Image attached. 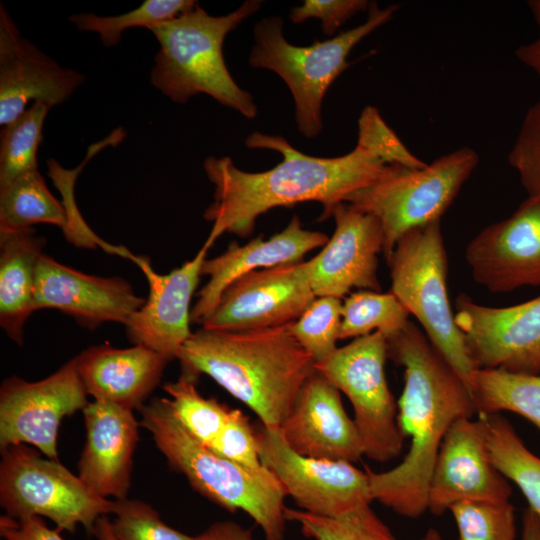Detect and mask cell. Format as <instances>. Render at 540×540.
I'll return each mask as SVG.
<instances>
[{"label": "cell", "mask_w": 540, "mask_h": 540, "mask_svg": "<svg viewBox=\"0 0 540 540\" xmlns=\"http://www.w3.org/2000/svg\"><path fill=\"white\" fill-rule=\"evenodd\" d=\"M245 144L278 151L283 160L267 171L246 172L229 157L205 159L204 170L215 186L214 201L204 212V218L212 222L205 241L209 247L225 232L249 236L256 219L279 206L319 202L323 206L320 220H325L338 204L375 183L391 166L358 144L351 152L332 158L304 154L281 136L259 132L250 134Z\"/></svg>", "instance_id": "cell-1"}, {"label": "cell", "mask_w": 540, "mask_h": 540, "mask_svg": "<svg viewBox=\"0 0 540 540\" xmlns=\"http://www.w3.org/2000/svg\"><path fill=\"white\" fill-rule=\"evenodd\" d=\"M387 353L404 368L397 421L410 446L395 467L365 470L373 500L416 519L428 510L429 482L447 431L477 412L467 386L414 323L387 339Z\"/></svg>", "instance_id": "cell-2"}, {"label": "cell", "mask_w": 540, "mask_h": 540, "mask_svg": "<svg viewBox=\"0 0 540 540\" xmlns=\"http://www.w3.org/2000/svg\"><path fill=\"white\" fill-rule=\"evenodd\" d=\"M289 324L243 331L201 328L179 352L181 374L208 375L254 411L263 426L279 427L316 371Z\"/></svg>", "instance_id": "cell-3"}, {"label": "cell", "mask_w": 540, "mask_h": 540, "mask_svg": "<svg viewBox=\"0 0 540 540\" xmlns=\"http://www.w3.org/2000/svg\"><path fill=\"white\" fill-rule=\"evenodd\" d=\"M140 426L191 487L230 513L243 511L261 527L265 540H282L285 492L266 468L254 470L232 462L194 438L174 415L168 398H154L138 409Z\"/></svg>", "instance_id": "cell-4"}, {"label": "cell", "mask_w": 540, "mask_h": 540, "mask_svg": "<svg viewBox=\"0 0 540 540\" xmlns=\"http://www.w3.org/2000/svg\"><path fill=\"white\" fill-rule=\"evenodd\" d=\"M261 1L247 0L224 16H211L198 4L150 29L159 43L151 84L176 103L207 94L246 118L257 114L253 97L229 73L223 57L227 34L254 14Z\"/></svg>", "instance_id": "cell-5"}, {"label": "cell", "mask_w": 540, "mask_h": 540, "mask_svg": "<svg viewBox=\"0 0 540 540\" xmlns=\"http://www.w3.org/2000/svg\"><path fill=\"white\" fill-rule=\"evenodd\" d=\"M399 6L380 9L369 5L366 21L326 41L296 46L283 35L280 17H268L254 27V45L249 63L254 68L277 73L289 87L295 103L298 130L313 138L322 130L321 105L334 80L348 68L351 50L370 33L390 21Z\"/></svg>", "instance_id": "cell-6"}, {"label": "cell", "mask_w": 540, "mask_h": 540, "mask_svg": "<svg viewBox=\"0 0 540 540\" xmlns=\"http://www.w3.org/2000/svg\"><path fill=\"white\" fill-rule=\"evenodd\" d=\"M386 260L391 292L415 316L432 346L468 388L470 375L477 368L450 304L448 258L440 220L406 232Z\"/></svg>", "instance_id": "cell-7"}, {"label": "cell", "mask_w": 540, "mask_h": 540, "mask_svg": "<svg viewBox=\"0 0 540 540\" xmlns=\"http://www.w3.org/2000/svg\"><path fill=\"white\" fill-rule=\"evenodd\" d=\"M478 162L472 148L461 147L423 168L391 165L384 176L352 193L345 203L378 219L387 259L406 232L441 220Z\"/></svg>", "instance_id": "cell-8"}, {"label": "cell", "mask_w": 540, "mask_h": 540, "mask_svg": "<svg viewBox=\"0 0 540 540\" xmlns=\"http://www.w3.org/2000/svg\"><path fill=\"white\" fill-rule=\"evenodd\" d=\"M38 451L26 444L1 450L0 505L6 515L46 517L59 532L73 533L82 525L93 534L96 521L113 513L115 501L98 495L59 460Z\"/></svg>", "instance_id": "cell-9"}, {"label": "cell", "mask_w": 540, "mask_h": 540, "mask_svg": "<svg viewBox=\"0 0 540 540\" xmlns=\"http://www.w3.org/2000/svg\"><path fill=\"white\" fill-rule=\"evenodd\" d=\"M387 339L376 331L337 348L315 369L352 404L364 455L384 463L402 450L404 436L398 426L397 403L389 389L385 362Z\"/></svg>", "instance_id": "cell-10"}, {"label": "cell", "mask_w": 540, "mask_h": 540, "mask_svg": "<svg viewBox=\"0 0 540 540\" xmlns=\"http://www.w3.org/2000/svg\"><path fill=\"white\" fill-rule=\"evenodd\" d=\"M256 435L262 465L301 510L339 517L373 501L366 470L343 460L302 456L288 446L279 427L262 425Z\"/></svg>", "instance_id": "cell-11"}, {"label": "cell", "mask_w": 540, "mask_h": 540, "mask_svg": "<svg viewBox=\"0 0 540 540\" xmlns=\"http://www.w3.org/2000/svg\"><path fill=\"white\" fill-rule=\"evenodd\" d=\"M87 397L74 358L39 381L7 378L0 388V449L26 444L58 460L61 422L82 411Z\"/></svg>", "instance_id": "cell-12"}, {"label": "cell", "mask_w": 540, "mask_h": 540, "mask_svg": "<svg viewBox=\"0 0 540 540\" xmlns=\"http://www.w3.org/2000/svg\"><path fill=\"white\" fill-rule=\"evenodd\" d=\"M454 315L476 368L540 374V296L490 307L460 294Z\"/></svg>", "instance_id": "cell-13"}, {"label": "cell", "mask_w": 540, "mask_h": 540, "mask_svg": "<svg viewBox=\"0 0 540 540\" xmlns=\"http://www.w3.org/2000/svg\"><path fill=\"white\" fill-rule=\"evenodd\" d=\"M312 260L250 272L231 283L201 323L209 330L243 331L281 326L298 319L316 295Z\"/></svg>", "instance_id": "cell-14"}, {"label": "cell", "mask_w": 540, "mask_h": 540, "mask_svg": "<svg viewBox=\"0 0 540 540\" xmlns=\"http://www.w3.org/2000/svg\"><path fill=\"white\" fill-rule=\"evenodd\" d=\"M465 259L474 281L492 293L540 286V196L480 231Z\"/></svg>", "instance_id": "cell-15"}, {"label": "cell", "mask_w": 540, "mask_h": 540, "mask_svg": "<svg viewBox=\"0 0 540 540\" xmlns=\"http://www.w3.org/2000/svg\"><path fill=\"white\" fill-rule=\"evenodd\" d=\"M509 480L494 465L482 418L455 421L441 444L428 487V510L441 515L466 500L508 501Z\"/></svg>", "instance_id": "cell-16"}, {"label": "cell", "mask_w": 540, "mask_h": 540, "mask_svg": "<svg viewBox=\"0 0 540 540\" xmlns=\"http://www.w3.org/2000/svg\"><path fill=\"white\" fill-rule=\"evenodd\" d=\"M85 81L80 72L61 66L24 38L0 4V125L18 118L29 101L51 108L66 100Z\"/></svg>", "instance_id": "cell-17"}, {"label": "cell", "mask_w": 540, "mask_h": 540, "mask_svg": "<svg viewBox=\"0 0 540 540\" xmlns=\"http://www.w3.org/2000/svg\"><path fill=\"white\" fill-rule=\"evenodd\" d=\"M121 277L89 275L43 253L38 261L35 310L55 309L94 329L106 322L126 325L144 304Z\"/></svg>", "instance_id": "cell-18"}, {"label": "cell", "mask_w": 540, "mask_h": 540, "mask_svg": "<svg viewBox=\"0 0 540 540\" xmlns=\"http://www.w3.org/2000/svg\"><path fill=\"white\" fill-rule=\"evenodd\" d=\"M331 216L335 231L311 258V283L316 297L341 299L353 288L380 292L378 255L384 246L380 222L348 203L338 204Z\"/></svg>", "instance_id": "cell-19"}, {"label": "cell", "mask_w": 540, "mask_h": 540, "mask_svg": "<svg viewBox=\"0 0 540 540\" xmlns=\"http://www.w3.org/2000/svg\"><path fill=\"white\" fill-rule=\"evenodd\" d=\"M279 429L288 446L302 456L352 463L364 455L340 391L317 371L303 384Z\"/></svg>", "instance_id": "cell-20"}, {"label": "cell", "mask_w": 540, "mask_h": 540, "mask_svg": "<svg viewBox=\"0 0 540 540\" xmlns=\"http://www.w3.org/2000/svg\"><path fill=\"white\" fill-rule=\"evenodd\" d=\"M209 248L204 243L193 259L165 275L155 272L149 260L139 267L147 279L149 294L125 325L133 344L145 345L171 360L177 359L192 334L190 303Z\"/></svg>", "instance_id": "cell-21"}, {"label": "cell", "mask_w": 540, "mask_h": 540, "mask_svg": "<svg viewBox=\"0 0 540 540\" xmlns=\"http://www.w3.org/2000/svg\"><path fill=\"white\" fill-rule=\"evenodd\" d=\"M86 441L78 476L98 495L127 498L139 426L133 410L93 400L82 410Z\"/></svg>", "instance_id": "cell-22"}, {"label": "cell", "mask_w": 540, "mask_h": 540, "mask_svg": "<svg viewBox=\"0 0 540 540\" xmlns=\"http://www.w3.org/2000/svg\"><path fill=\"white\" fill-rule=\"evenodd\" d=\"M329 237L303 228L298 216L279 233L265 240L262 235L245 245L231 243L221 255L206 259L201 274L209 276L191 309V322L201 324L215 309L226 288L240 277L263 268L303 261L310 251L324 247Z\"/></svg>", "instance_id": "cell-23"}, {"label": "cell", "mask_w": 540, "mask_h": 540, "mask_svg": "<svg viewBox=\"0 0 540 540\" xmlns=\"http://www.w3.org/2000/svg\"><path fill=\"white\" fill-rule=\"evenodd\" d=\"M74 359L88 396L130 410L145 404L171 361L142 344L129 348L92 346Z\"/></svg>", "instance_id": "cell-24"}, {"label": "cell", "mask_w": 540, "mask_h": 540, "mask_svg": "<svg viewBox=\"0 0 540 540\" xmlns=\"http://www.w3.org/2000/svg\"><path fill=\"white\" fill-rule=\"evenodd\" d=\"M45 239L30 227L0 228V325L23 344V327L35 310L36 270Z\"/></svg>", "instance_id": "cell-25"}, {"label": "cell", "mask_w": 540, "mask_h": 540, "mask_svg": "<svg viewBox=\"0 0 540 540\" xmlns=\"http://www.w3.org/2000/svg\"><path fill=\"white\" fill-rule=\"evenodd\" d=\"M468 388L479 415L516 413L540 430V374L475 369Z\"/></svg>", "instance_id": "cell-26"}, {"label": "cell", "mask_w": 540, "mask_h": 540, "mask_svg": "<svg viewBox=\"0 0 540 540\" xmlns=\"http://www.w3.org/2000/svg\"><path fill=\"white\" fill-rule=\"evenodd\" d=\"M479 416L494 465L520 489L528 508L540 517V457L525 446L506 418L500 414Z\"/></svg>", "instance_id": "cell-27"}, {"label": "cell", "mask_w": 540, "mask_h": 540, "mask_svg": "<svg viewBox=\"0 0 540 540\" xmlns=\"http://www.w3.org/2000/svg\"><path fill=\"white\" fill-rule=\"evenodd\" d=\"M40 223L58 226L64 232L68 213L37 169L0 187V228L25 229Z\"/></svg>", "instance_id": "cell-28"}, {"label": "cell", "mask_w": 540, "mask_h": 540, "mask_svg": "<svg viewBox=\"0 0 540 540\" xmlns=\"http://www.w3.org/2000/svg\"><path fill=\"white\" fill-rule=\"evenodd\" d=\"M409 316L392 292L359 290L350 293L342 302L339 340L358 338L376 331L388 339L407 326Z\"/></svg>", "instance_id": "cell-29"}, {"label": "cell", "mask_w": 540, "mask_h": 540, "mask_svg": "<svg viewBox=\"0 0 540 540\" xmlns=\"http://www.w3.org/2000/svg\"><path fill=\"white\" fill-rule=\"evenodd\" d=\"M51 107L33 102L0 133V187L38 169L37 153L43 140V126Z\"/></svg>", "instance_id": "cell-30"}, {"label": "cell", "mask_w": 540, "mask_h": 540, "mask_svg": "<svg viewBox=\"0 0 540 540\" xmlns=\"http://www.w3.org/2000/svg\"><path fill=\"white\" fill-rule=\"evenodd\" d=\"M196 384L197 378L181 374L176 381L165 383L163 389L182 426L200 443L210 447L232 409L213 397L202 396Z\"/></svg>", "instance_id": "cell-31"}, {"label": "cell", "mask_w": 540, "mask_h": 540, "mask_svg": "<svg viewBox=\"0 0 540 540\" xmlns=\"http://www.w3.org/2000/svg\"><path fill=\"white\" fill-rule=\"evenodd\" d=\"M197 4L193 0H145L137 8L115 16L93 13L74 14L69 17L79 30L97 33L106 47L119 44L122 33L135 27H152L171 20Z\"/></svg>", "instance_id": "cell-32"}, {"label": "cell", "mask_w": 540, "mask_h": 540, "mask_svg": "<svg viewBox=\"0 0 540 540\" xmlns=\"http://www.w3.org/2000/svg\"><path fill=\"white\" fill-rule=\"evenodd\" d=\"M285 518L300 526L313 540H397L370 505L339 517H324L303 510L285 508Z\"/></svg>", "instance_id": "cell-33"}, {"label": "cell", "mask_w": 540, "mask_h": 540, "mask_svg": "<svg viewBox=\"0 0 540 540\" xmlns=\"http://www.w3.org/2000/svg\"><path fill=\"white\" fill-rule=\"evenodd\" d=\"M459 540H515V508L508 501L466 500L449 509Z\"/></svg>", "instance_id": "cell-34"}, {"label": "cell", "mask_w": 540, "mask_h": 540, "mask_svg": "<svg viewBox=\"0 0 540 540\" xmlns=\"http://www.w3.org/2000/svg\"><path fill=\"white\" fill-rule=\"evenodd\" d=\"M342 301L331 296L316 297L301 316L289 324L296 340L315 363L327 359L338 347Z\"/></svg>", "instance_id": "cell-35"}, {"label": "cell", "mask_w": 540, "mask_h": 540, "mask_svg": "<svg viewBox=\"0 0 540 540\" xmlns=\"http://www.w3.org/2000/svg\"><path fill=\"white\" fill-rule=\"evenodd\" d=\"M107 145H112L109 138H106L104 141L96 143L90 147L89 154L87 155L85 162L73 170L64 169L54 159H49L47 162L48 175L61 192L63 196L62 202L68 213V226L64 231V234L67 240L76 246L90 248L100 246L108 253H114L121 257L132 260V262H134L137 266H140L144 262L143 260L146 258L144 259L141 256L133 255L123 246H114L103 241L87 226L76 206V201L74 198V186L79 172L91 157H93L98 151Z\"/></svg>", "instance_id": "cell-36"}, {"label": "cell", "mask_w": 540, "mask_h": 540, "mask_svg": "<svg viewBox=\"0 0 540 540\" xmlns=\"http://www.w3.org/2000/svg\"><path fill=\"white\" fill-rule=\"evenodd\" d=\"M111 528L116 540H194L161 519L149 504L136 499L115 500Z\"/></svg>", "instance_id": "cell-37"}, {"label": "cell", "mask_w": 540, "mask_h": 540, "mask_svg": "<svg viewBox=\"0 0 540 540\" xmlns=\"http://www.w3.org/2000/svg\"><path fill=\"white\" fill-rule=\"evenodd\" d=\"M357 144L373 152L388 165L408 169L427 165L409 151L373 106H366L360 114Z\"/></svg>", "instance_id": "cell-38"}, {"label": "cell", "mask_w": 540, "mask_h": 540, "mask_svg": "<svg viewBox=\"0 0 540 540\" xmlns=\"http://www.w3.org/2000/svg\"><path fill=\"white\" fill-rule=\"evenodd\" d=\"M508 161L528 197L540 196V101L525 114Z\"/></svg>", "instance_id": "cell-39"}, {"label": "cell", "mask_w": 540, "mask_h": 540, "mask_svg": "<svg viewBox=\"0 0 540 540\" xmlns=\"http://www.w3.org/2000/svg\"><path fill=\"white\" fill-rule=\"evenodd\" d=\"M216 454L239 465L262 470L256 431L249 418L239 409H232L216 439L209 447Z\"/></svg>", "instance_id": "cell-40"}, {"label": "cell", "mask_w": 540, "mask_h": 540, "mask_svg": "<svg viewBox=\"0 0 540 540\" xmlns=\"http://www.w3.org/2000/svg\"><path fill=\"white\" fill-rule=\"evenodd\" d=\"M369 6L365 0H306L302 5L291 9L289 18L301 23L309 18L321 20L325 35H333L336 30L356 13Z\"/></svg>", "instance_id": "cell-41"}, {"label": "cell", "mask_w": 540, "mask_h": 540, "mask_svg": "<svg viewBox=\"0 0 540 540\" xmlns=\"http://www.w3.org/2000/svg\"><path fill=\"white\" fill-rule=\"evenodd\" d=\"M0 532L5 540H64L57 529H50L39 516L21 519L1 516Z\"/></svg>", "instance_id": "cell-42"}, {"label": "cell", "mask_w": 540, "mask_h": 540, "mask_svg": "<svg viewBox=\"0 0 540 540\" xmlns=\"http://www.w3.org/2000/svg\"><path fill=\"white\" fill-rule=\"evenodd\" d=\"M528 6L539 27V33L534 41L520 46L515 54L520 62L540 78V0H530Z\"/></svg>", "instance_id": "cell-43"}, {"label": "cell", "mask_w": 540, "mask_h": 540, "mask_svg": "<svg viewBox=\"0 0 540 540\" xmlns=\"http://www.w3.org/2000/svg\"><path fill=\"white\" fill-rule=\"evenodd\" d=\"M194 540H253L250 529L230 521H218L210 525L204 532L195 536Z\"/></svg>", "instance_id": "cell-44"}, {"label": "cell", "mask_w": 540, "mask_h": 540, "mask_svg": "<svg viewBox=\"0 0 540 540\" xmlns=\"http://www.w3.org/2000/svg\"><path fill=\"white\" fill-rule=\"evenodd\" d=\"M521 540H540V517L530 508L523 514Z\"/></svg>", "instance_id": "cell-45"}, {"label": "cell", "mask_w": 540, "mask_h": 540, "mask_svg": "<svg viewBox=\"0 0 540 540\" xmlns=\"http://www.w3.org/2000/svg\"><path fill=\"white\" fill-rule=\"evenodd\" d=\"M97 540H116L111 528V521L106 516H101L95 524L93 534Z\"/></svg>", "instance_id": "cell-46"}, {"label": "cell", "mask_w": 540, "mask_h": 540, "mask_svg": "<svg viewBox=\"0 0 540 540\" xmlns=\"http://www.w3.org/2000/svg\"><path fill=\"white\" fill-rule=\"evenodd\" d=\"M419 540H444L435 528H429Z\"/></svg>", "instance_id": "cell-47"}]
</instances>
